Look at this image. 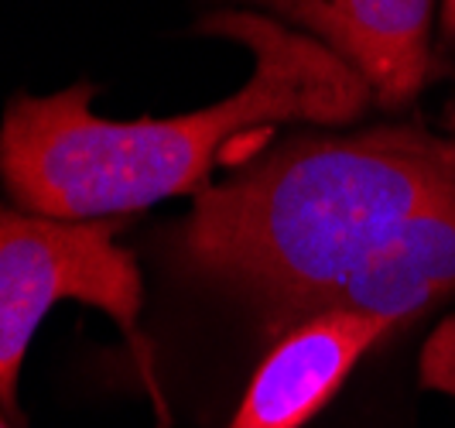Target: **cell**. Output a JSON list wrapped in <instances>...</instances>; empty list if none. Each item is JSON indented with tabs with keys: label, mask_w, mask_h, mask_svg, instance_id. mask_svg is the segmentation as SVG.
<instances>
[{
	"label": "cell",
	"mask_w": 455,
	"mask_h": 428,
	"mask_svg": "<svg viewBox=\"0 0 455 428\" xmlns=\"http://www.w3.org/2000/svg\"><path fill=\"white\" fill-rule=\"evenodd\" d=\"M79 302L140 339L144 281L116 220H55L0 209V411L21 418L18 377L28 343L52 305Z\"/></svg>",
	"instance_id": "obj_2"
},
{
	"label": "cell",
	"mask_w": 455,
	"mask_h": 428,
	"mask_svg": "<svg viewBox=\"0 0 455 428\" xmlns=\"http://www.w3.org/2000/svg\"><path fill=\"white\" fill-rule=\"evenodd\" d=\"M397 322L356 309H329L271 343L229 428H301L329 405L353 367Z\"/></svg>",
	"instance_id": "obj_4"
},
{
	"label": "cell",
	"mask_w": 455,
	"mask_h": 428,
	"mask_svg": "<svg viewBox=\"0 0 455 428\" xmlns=\"http://www.w3.org/2000/svg\"><path fill=\"white\" fill-rule=\"evenodd\" d=\"M0 428H14L11 422H7V415H4V411H0Z\"/></svg>",
	"instance_id": "obj_8"
},
{
	"label": "cell",
	"mask_w": 455,
	"mask_h": 428,
	"mask_svg": "<svg viewBox=\"0 0 455 428\" xmlns=\"http://www.w3.org/2000/svg\"><path fill=\"white\" fill-rule=\"evenodd\" d=\"M274 21L332 48L373 90V103L401 110L435 79V0H243Z\"/></svg>",
	"instance_id": "obj_3"
},
{
	"label": "cell",
	"mask_w": 455,
	"mask_h": 428,
	"mask_svg": "<svg viewBox=\"0 0 455 428\" xmlns=\"http://www.w3.org/2000/svg\"><path fill=\"white\" fill-rule=\"evenodd\" d=\"M445 370H449V374H452V377H455V363H452V367H445ZM442 384H445V387H449V391H452V394H455V381H452V384H449V381H442Z\"/></svg>",
	"instance_id": "obj_6"
},
{
	"label": "cell",
	"mask_w": 455,
	"mask_h": 428,
	"mask_svg": "<svg viewBox=\"0 0 455 428\" xmlns=\"http://www.w3.org/2000/svg\"><path fill=\"white\" fill-rule=\"evenodd\" d=\"M442 35L455 38V0H442Z\"/></svg>",
	"instance_id": "obj_5"
},
{
	"label": "cell",
	"mask_w": 455,
	"mask_h": 428,
	"mask_svg": "<svg viewBox=\"0 0 455 428\" xmlns=\"http://www.w3.org/2000/svg\"><path fill=\"white\" fill-rule=\"evenodd\" d=\"M449 131L455 134V100H452V110H449Z\"/></svg>",
	"instance_id": "obj_7"
},
{
	"label": "cell",
	"mask_w": 455,
	"mask_h": 428,
	"mask_svg": "<svg viewBox=\"0 0 455 428\" xmlns=\"http://www.w3.org/2000/svg\"><path fill=\"white\" fill-rule=\"evenodd\" d=\"M199 35L243 42L253 55L240 90L179 117L103 120L96 86L14 96L0 124V179L28 209L55 220H116L137 209L199 196L233 148L264 141L277 124L339 127L373 103L366 79L332 48L260 11H216Z\"/></svg>",
	"instance_id": "obj_1"
}]
</instances>
